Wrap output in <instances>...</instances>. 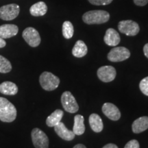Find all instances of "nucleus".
Wrapping results in <instances>:
<instances>
[{"label": "nucleus", "instance_id": "nucleus-28", "mask_svg": "<svg viewBox=\"0 0 148 148\" xmlns=\"http://www.w3.org/2000/svg\"><path fill=\"white\" fill-rule=\"evenodd\" d=\"M143 52H144V54H145V56L148 58V43L145 44V46H144Z\"/></svg>", "mask_w": 148, "mask_h": 148}, {"label": "nucleus", "instance_id": "nucleus-19", "mask_svg": "<svg viewBox=\"0 0 148 148\" xmlns=\"http://www.w3.org/2000/svg\"><path fill=\"white\" fill-rule=\"evenodd\" d=\"M84 116L81 114H77L74 117V125L73 132L75 135H82L85 132Z\"/></svg>", "mask_w": 148, "mask_h": 148}, {"label": "nucleus", "instance_id": "nucleus-24", "mask_svg": "<svg viewBox=\"0 0 148 148\" xmlns=\"http://www.w3.org/2000/svg\"><path fill=\"white\" fill-rule=\"evenodd\" d=\"M139 88L144 95L148 96V77H145L140 81Z\"/></svg>", "mask_w": 148, "mask_h": 148}, {"label": "nucleus", "instance_id": "nucleus-21", "mask_svg": "<svg viewBox=\"0 0 148 148\" xmlns=\"http://www.w3.org/2000/svg\"><path fill=\"white\" fill-rule=\"evenodd\" d=\"M88 51L87 46L82 40H77L75 42V45L72 49V53L75 57L77 58H82L86 55Z\"/></svg>", "mask_w": 148, "mask_h": 148}, {"label": "nucleus", "instance_id": "nucleus-29", "mask_svg": "<svg viewBox=\"0 0 148 148\" xmlns=\"http://www.w3.org/2000/svg\"><path fill=\"white\" fill-rule=\"evenodd\" d=\"M102 148H118V147L113 143H109L103 146Z\"/></svg>", "mask_w": 148, "mask_h": 148}, {"label": "nucleus", "instance_id": "nucleus-7", "mask_svg": "<svg viewBox=\"0 0 148 148\" xmlns=\"http://www.w3.org/2000/svg\"><path fill=\"white\" fill-rule=\"evenodd\" d=\"M130 56V52L124 47H116L112 49L108 54V59L111 62H121Z\"/></svg>", "mask_w": 148, "mask_h": 148}, {"label": "nucleus", "instance_id": "nucleus-18", "mask_svg": "<svg viewBox=\"0 0 148 148\" xmlns=\"http://www.w3.org/2000/svg\"><path fill=\"white\" fill-rule=\"evenodd\" d=\"M63 114V111L60 110V109H57L47 118V119H46V124L49 127L56 126L61 121Z\"/></svg>", "mask_w": 148, "mask_h": 148}, {"label": "nucleus", "instance_id": "nucleus-3", "mask_svg": "<svg viewBox=\"0 0 148 148\" xmlns=\"http://www.w3.org/2000/svg\"><path fill=\"white\" fill-rule=\"evenodd\" d=\"M39 82L44 90L51 91L58 87L60 79L50 72L45 71L40 75Z\"/></svg>", "mask_w": 148, "mask_h": 148}, {"label": "nucleus", "instance_id": "nucleus-6", "mask_svg": "<svg viewBox=\"0 0 148 148\" xmlns=\"http://www.w3.org/2000/svg\"><path fill=\"white\" fill-rule=\"evenodd\" d=\"M20 8L17 4H8L0 8V18L5 21H11L18 15Z\"/></svg>", "mask_w": 148, "mask_h": 148}, {"label": "nucleus", "instance_id": "nucleus-9", "mask_svg": "<svg viewBox=\"0 0 148 148\" xmlns=\"http://www.w3.org/2000/svg\"><path fill=\"white\" fill-rule=\"evenodd\" d=\"M118 28L121 33L131 36L137 34L140 30L138 24L131 20L120 21L118 25Z\"/></svg>", "mask_w": 148, "mask_h": 148}, {"label": "nucleus", "instance_id": "nucleus-10", "mask_svg": "<svg viewBox=\"0 0 148 148\" xmlns=\"http://www.w3.org/2000/svg\"><path fill=\"white\" fill-rule=\"evenodd\" d=\"M116 70L112 66H103L97 70V76L103 82H110L116 77Z\"/></svg>", "mask_w": 148, "mask_h": 148}, {"label": "nucleus", "instance_id": "nucleus-4", "mask_svg": "<svg viewBox=\"0 0 148 148\" xmlns=\"http://www.w3.org/2000/svg\"><path fill=\"white\" fill-rule=\"evenodd\" d=\"M33 145L36 148L49 147V138L43 131L39 128H34L31 133Z\"/></svg>", "mask_w": 148, "mask_h": 148}, {"label": "nucleus", "instance_id": "nucleus-23", "mask_svg": "<svg viewBox=\"0 0 148 148\" xmlns=\"http://www.w3.org/2000/svg\"><path fill=\"white\" fill-rule=\"evenodd\" d=\"M12 70V64L8 59L0 55V73H7Z\"/></svg>", "mask_w": 148, "mask_h": 148}, {"label": "nucleus", "instance_id": "nucleus-8", "mask_svg": "<svg viewBox=\"0 0 148 148\" xmlns=\"http://www.w3.org/2000/svg\"><path fill=\"white\" fill-rule=\"evenodd\" d=\"M23 38L29 46L36 47L40 43V36L39 33L34 27H27L22 34Z\"/></svg>", "mask_w": 148, "mask_h": 148}, {"label": "nucleus", "instance_id": "nucleus-20", "mask_svg": "<svg viewBox=\"0 0 148 148\" xmlns=\"http://www.w3.org/2000/svg\"><path fill=\"white\" fill-rule=\"evenodd\" d=\"M47 11V5L43 1H39V2L35 3L31 6L29 9L30 14L34 16H40L45 15Z\"/></svg>", "mask_w": 148, "mask_h": 148}, {"label": "nucleus", "instance_id": "nucleus-17", "mask_svg": "<svg viewBox=\"0 0 148 148\" xmlns=\"http://www.w3.org/2000/svg\"><path fill=\"white\" fill-rule=\"evenodd\" d=\"M88 121H89L90 127L94 132L98 133L102 131L103 128L102 119L97 114L93 113L90 114L89 119H88Z\"/></svg>", "mask_w": 148, "mask_h": 148}, {"label": "nucleus", "instance_id": "nucleus-25", "mask_svg": "<svg viewBox=\"0 0 148 148\" xmlns=\"http://www.w3.org/2000/svg\"><path fill=\"white\" fill-rule=\"evenodd\" d=\"M90 3L96 5H108L112 1V0H88Z\"/></svg>", "mask_w": 148, "mask_h": 148}, {"label": "nucleus", "instance_id": "nucleus-11", "mask_svg": "<svg viewBox=\"0 0 148 148\" xmlns=\"http://www.w3.org/2000/svg\"><path fill=\"white\" fill-rule=\"evenodd\" d=\"M102 112L108 119L117 121L121 117V112L115 105L111 103H105L102 106Z\"/></svg>", "mask_w": 148, "mask_h": 148}, {"label": "nucleus", "instance_id": "nucleus-31", "mask_svg": "<svg viewBox=\"0 0 148 148\" xmlns=\"http://www.w3.org/2000/svg\"><path fill=\"white\" fill-rule=\"evenodd\" d=\"M73 148H86V146L82 145V144H77V145L74 146Z\"/></svg>", "mask_w": 148, "mask_h": 148}, {"label": "nucleus", "instance_id": "nucleus-30", "mask_svg": "<svg viewBox=\"0 0 148 148\" xmlns=\"http://www.w3.org/2000/svg\"><path fill=\"white\" fill-rule=\"evenodd\" d=\"M5 45H6V42H5V40H3V38L0 37V48L4 47Z\"/></svg>", "mask_w": 148, "mask_h": 148}, {"label": "nucleus", "instance_id": "nucleus-5", "mask_svg": "<svg viewBox=\"0 0 148 148\" xmlns=\"http://www.w3.org/2000/svg\"><path fill=\"white\" fill-rule=\"evenodd\" d=\"M61 103L64 110L70 113H75L79 109L75 97L69 91H65L62 93L61 96Z\"/></svg>", "mask_w": 148, "mask_h": 148}, {"label": "nucleus", "instance_id": "nucleus-16", "mask_svg": "<svg viewBox=\"0 0 148 148\" xmlns=\"http://www.w3.org/2000/svg\"><path fill=\"white\" fill-rule=\"evenodd\" d=\"M0 92L3 95H14L18 92V87L14 83L5 81L0 84Z\"/></svg>", "mask_w": 148, "mask_h": 148}, {"label": "nucleus", "instance_id": "nucleus-27", "mask_svg": "<svg viewBox=\"0 0 148 148\" xmlns=\"http://www.w3.org/2000/svg\"><path fill=\"white\" fill-rule=\"evenodd\" d=\"M134 2L136 5L144 6L148 3V0H134Z\"/></svg>", "mask_w": 148, "mask_h": 148}, {"label": "nucleus", "instance_id": "nucleus-13", "mask_svg": "<svg viewBox=\"0 0 148 148\" xmlns=\"http://www.w3.org/2000/svg\"><path fill=\"white\" fill-rule=\"evenodd\" d=\"M103 40L106 45L114 47L120 42V36L115 29L109 28L106 30Z\"/></svg>", "mask_w": 148, "mask_h": 148}, {"label": "nucleus", "instance_id": "nucleus-22", "mask_svg": "<svg viewBox=\"0 0 148 148\" xmlns=\"http://www.w3.org/2000/svg\"><path fill=\"white\" fill-rule=\"evenodd\" d=\"M74 29L72 23L70 21H64L62 25V34L66 39L71 38L73 35Z\"/></svg>", "mask_w": 148, "mask_h": 148}, {"label": "nucleus", "instance_id": "nucleus-1", "mask_svg": "<svg viewBox=\"0 0 148 148\" xmlns=\"http://www.w3.org/2000/svg\"><path fill=\"white\" fill-rule=\"evenodd\" d=\"M16 109L10 101L4 97H0V120L3 122L10 123L16 117Z\"/></svg>", "mask_w": 148, "mask_h": 148}, {"label": "nucleus", "instance_id": "nucleus-26", "mask_svg": "<svg viewBox=\"0 0 148 148\" xmlns=\"http://www.w3.org/2000/svg\"><path fill=\"white\" fill-rule=\"evenodd\" d=\"M124 148H140V146L138 140L133 139L127 142Z\"/></svg>", "mask_w": 148, "mask_h": 148}, {"label": "nucleus", "instance_id": "nucleus-14", "mask_svg": "<svg viewBox=\"0 0 148 148\" xmlns=\"http://www.w3.org/2000/svg\"><path fill=\"white\" fill-rule=\"evenodd\" d=\"M18 32V27L13 24H4L0 26V37L3 39L14 36Z\"/></svg>", "mask_w": 148, "mask_h": 148}, {"label": "nucleus", "instance_id": "nucleus-2", "mask_svg": "<svg viewBox=\"0 0 148 148\" xmlns=\"http://www.w3.org/2000/svg\"><path fill=\"white\" fill-rule=\"evenodd\" d=\"M110 14L105 10H90L82 16V20L86 24H101L107 22Z\"/></svg>", "mask_w": 148, "mask_h": 148}, {"label": "nucleus", "instance_id": "nucleus-12", "mask_svg": "<svg viewBox=\"0 0 148 148\" xmlns=\"http://www.w3.org/2000/svg\"><path fill=\"white\" fill-rule=\"evenodd\" d=\"M54 130L56 133L60 136L61 138L65 140H71L75 138V134L73 131L69 130L66 128L63 123L60 122L58 125L54 126Z\"/></svg>", "mask_w": 148, "mask_h": 148}, {"label": "nucleus", "instance_id": "nucleus-15", "mask_svg": "<svg viewBox=\"0 0 148 148\" xmlns=\"http://www.w3.org/2000/svg\"><path fill=\"white\" fill-rule=\"evenodd\" d=\"M132 129L134 133L138 134L148 129V116H144L138 118L133 122Z\"/></svg>", "mask_w": 148, "mask_h": 148}]
</instances>
